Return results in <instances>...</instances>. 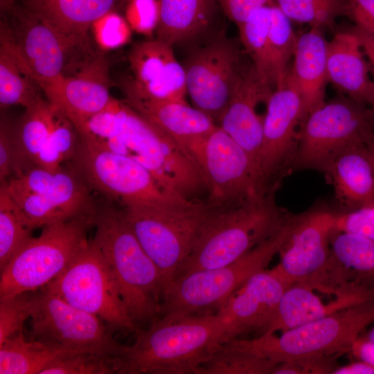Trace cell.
<instances>
[{"label": "cell", "mask_w": 374, "mask_h": 374, "mask_svg": "<svg viewBox=\"0 0 374 374\" xmlns=\"http://www.w3.org/2000/svg\"><path fill=\"white\" fill-rule=\"evenodd\" d=\"M273 0H219L224 15L237 26L247 21L259 8Z\"/></svg>", "instance_id": "cell-47"}, {"label": "cell", "mask_w": 374, "mask_h": 374, "mask_svg": "<svg viewBox=\"0 0 374 374\" xmlns=\"http://www.w3.org/2000/svg\"><path fill=\"white\" fill-rule=\"evenodd\" d=\"M368 62L355 33L339 32L327 43V74L342 94L371 106L374 103V80Z\"/></svg>", "instance_id": "cell-25"}, {"label": "cell", "mask_w": 374, "mask_h": 374, "mask_svg": "<svg viewBox=\"0 0 374 374\" xmlns=\"http://www.w3.org/2000/svg\"><path fill=\"white\" fill-rule=\"evenodd\" d=\"M366 146H367L371 156L373 157V158L374 159V132H373L371 139L369 140V141L366 144Z\"/></svg>", "instance_id": "cell-53"}, {"label": "cell", "mask_w": 374, "mask_h": 374, "mask_svg": "<svg viewBox=\"0 0 374 374\" xmlns=\"http://www.w3.org/2000/svg\"><path fill=\"white\" fill-rule=\"evenodd\" d=\"M1 21L0 40L12 51L20 66L52 103L57 95L69 66L71 53L89 48L49 23L13 6Z\"/></svg>", "instance_id": "cell-8"}, {"label": "cell", "mask_w": 374, "mask_h": 374, "mask_svg": "<svg viewBox=\"0 0 374 374\" xmlns=\"http://www.w3.org/2000/svg\"><path fill=\"white\" fill-rule=\"evenodd\" d=\"M263 117L260 172L266 189L278 185L279 178L292 163L299 134L305 118L301 96L289 71L285 82L270 95Z\"/></svg>", "instance_id": "cell-17"}, {"label": "cell", "mask_w": 374, "mask_h": 374, "mask_svg": "<svg viewBox=\"0 0 374 374\" xmlns=\"http://www.w3.org/2000/svg\"><path fill=\"white\" fill-rule=\"evenodd\" d=\"M31 337L51 346L118 357L117 342L98 317L80 310L42 287L35 291Z\"/></svg>", "instance_id": "cell-13"}, {"label": "cell", "mask_w": 374, "mask_h": 374, "mask_svg": "<svg viewBox=\"0 0 374 374\" xmlns=\"http://www.w3.org/2000/svg\"><path fill=\"white\" fill-rule=\"evenodd\" d=\"M38 86L20 66L9 47L0 40V105L5 108L20 105L25 108L40 96Z\"/></svg>", "instance_id": "cell-33"}, {"label": "cell", "mask_w": 374, "mask_h": 374, "mask_svg": "<svg viewBox=\"0 0 374 374\" xmlns=\"http://www.w3.org/2000/svg\"><path fill=\"white\" fill-rule=\"evenodd\" d=\"M287 287L272 269L252 276L216 313L223 344L251 332H265Z\"/></svg>", "instance_id": "cell-19"}, {"label": "cell", "mask_w": 374, "mask_h": 374, "mask_svg": "<svg viewBox=\"0 0 374 374\" xmlns=\"http://www.w3.org/2000/svg\"><path fill=\"white\" fill-rule=\"evenodd\" d=\"M374 323V299L353 305L298 327L255 338L229 341L274 362L309 356L349 353L354 341Z\"/></svg>", "instance_id": "cell-5"}, {"label": "cell", "mask_w": 374, "mask_h": 374, "mask_svg": "<svg viewBox=\"0 0 374 374\" xmlns=\"http://www.w3.org/2000/svg\"><path fill=\"white\" fill-rule=\"evenodd\" d=\"M327 43L320 28L298 37L294 66L290 71L303 103L305 118L324 104L327 74Z\"/></svg>", "instance_id": "cell-28"}, {"label": "cell", "mask_w": 374, "mask_h": 374, "mask_svg": "<svg viewBox=\"0 0 374 374\" xmlns=\"http://www.w3.org/2000/svg\"><path fill=\"white\" fill-rule=\"evenodd\" d=\"M55 110V107L40 96L26 108L19 125L15 127L24 174L36 166L37 157L48 140Z\"/></svg>", "instance_id": "cell-31"}, {"label": "cell", "mask_w": 374, "mask_h": 374, "mask_svg": "<svg viewBox=\"0 0 374 374\" xmlns=\"http://www.w3.org/2000/svg\"><path fill=\"white\" fill-rule=\"evenodd\" d=\"M74 352L79 351L27 338L21 331L0 344V374H41L55 360Z\"/></svg>", "instance_id": "cell-30"}, {"label": "cell", "mask_w": 374, "mask_h": 374, "mask_svg": "<svg viewBox=\"0 0 374 374\" xmlns=\"http://www.w3.org/2000/svg\"><path fill=\"white\" fill-rule=\"evenodd\" d=\"M48 140L41 150L36 166L49 170L61 169V164L71 160L79 142V133L73 123L55 107Z\"/></svg>", "instance_id": "cell-36"}, {"label": "cell", "mask_w": 374, "mask_h": 374, "mask_svg": "<svg viewBox=\"0 0 374 374\" xmlns=\"http://www.w3.org/2000/svg\"><path fill=\"white\" fill-rule=\"evenodd\" d=\"M349 353L357 359L366 362L374 367V342L360 336L354 341Z\"/></svg>", "instance_id": "cell-48"}, {"label": "cell", "mask_w": 374, "mask_h": 374, "mask_svg": "<svg viewBox=\"0 0 374 374\" xmlns=\"http://www.w3.org/2000/svg\"><path fill=\"white\" fill-rule=\"evenodd\" d=\"M336 199L347 210L374 203V159L366 145L350 146L324 171Z\"/></svg>", "instance_id": "cell-26"}, {"label": "cell", "mask_w": 374, "mask_h": 374, "mask_svg": "<svg viewBox=\"0 0 374 374\" xmlns=\"http://www.w3.org/2000/svg\"><path fill=\"white\" fill-rule=\"evenodd\" d=\"M334 224L335 213L326 209L296 215L292 231L278 251L279 262L272 268L288 287L302 284L325 294Z\"/></svg>", "instance_id": "cell-16"}, {"label": "cell", "mask_w": 374, "mask_h": 374, "mask_svg": "<svg viewBox=\"0 0 374 374\" xmlns=\"http://www.w3.org/2000/svg\"><path fill=\"white\" fill-rule=\"evenodd\" d=\"M44 287L112 327L138 330L105 259L93 240Z\"/></svg>", "instance_id": "cell-12"}, {"label": "cell", "mask_w": 374, "mask_h": 374, "mask_svg": "<svg viewBox=\"0 0 374 374\" xmlns=\"http://www.w3.org/2000/svg\"><path fill=\"white\" fill-rule=\"evenodd\" d=\"M271 3L257 10L247 21L238 26L240 41L253 65L269 84L267 34Z\"/></svg>", "instance_id": "cell-37"}, {"label": "cell", "mask_w": 374, "mask_h": 374, "mask_svg": "<svg viewBox=\"0 0 374 374\" xmlns=\"http://www.w3.org/2000/svg\"><path fill=\"white\" fill-rule=\"evenodd\" d=\"M118 373V357L89 351L74 352L57 359L41 374H111Z\"/></svg>", "instance_id": "cell-39"}, {"label": "cell", "mask_w": 374, "mask_h": 374, "mask_svg": "<svg viewBox=\"0 0 374 374\" xmlns=\"http://www.w3.org/2000/svg\"><path fill=\"white\" fill-rule=\"evenodd\" d=\"M297 39L290 19L273 1L270 4L267 53L269 83L274 90L283 84L288 76V63L294 55Z\"/></svg>", "instance_id": "cell-32"}, {"label": "cell", "mask_w": 374, "mask_h": 374, "mask_svg": "<svg viewBox=\"0 0 374 374\" xmlns=\"http://www.w3.org/2000/svg\"><path fill=\"white\" fill-rule=\"evenodd\" d=\"M326 269V294L358 286L374 291V240L333 230Z\"/></svg>", "instance_id": "cell-24"}, {"label": "cell", "mask_w": 374, "mask_h": 374, "mask_svg": "<svg viewBox=\"0 0 374 374\" xmlns=\"http://www.w3.org/2000/svg\"><path fill=\"white\" fill-rule=\"evenodd\" d=\"M193 107L219 122L245 66L235 42L224 35L193 51L183 65Z\"/></svg>", "instance_id": "cell-15"}, {"label": "cell", "mask_w": 374, "mask_h": 374, "mask_svg": "<svg viewBox=\"0 0 374 374\" xmlns=\"http://www.w3.org/2000/svg\"><path fill=\"white\" fill-rule=\"evenodd\" d=\"M315 290L293 284L284 291L274 317L264 333L285 331L353 305L374 299V291L358 286L341 289L325 303ZM263 334V333H262Z\"/></svg>", "instance_id": "cell-22"}, {"label": "cell", "mask_w": 374, "mask_h": 374, "mask_svg": "<svg viewBox=\"0 0 374 374\" xmlns=\"http://www.w3.org/2000/svg\"><path fill=\"white\" fill-rule=\"evenodd\" d=\"M273 91L252 63L245 66L229 105L218 125L249 156L259 174L262 186L260 172V152L263 117L258 115L256 109L260 103L267 102Z\"/></svg>", "instance_id": "cell-21"}, {"label": "cell", "mask_w": 374, "mask_h": 374, "mask_svg": "<svg viewBox=\"0 0 374 374\" xmlns=\"http://www.w3.org/2000/svg\"><path fill=\"white\" fill-rule=\"evenodd\" d=\"M334 230L374 240V203L340 213H335Z\"/></svg>", "instance_id": "cell-41"}, {"label": "cell", "mask_w": 374, "mask_h": 374, "mask_svg": "<svg viewBox=\"0 0 374 374\" xmlns=\"http://www.w3.org/2000/svg\"><path fill=\"white\" fill-rule=\"evenodd\" d=\"M337 355L309 356L278 363L272 374H329L338 366Z\"/></svg>", "instance_id": "cell-44"}, {"label": "cell", "mask_w": 374, "mask_h": 374, "mask_svg": "<svg viewBox=\"0 0 374 374\" xmlns=\"http://www.w3.org/2000/svg\"><path fill=\"white\" fill-rule=\"evenodd\" d=\"M24 170L17 143L15 127L4 119L0 125V181L10 175L21 177Z\"/></svg>", "instance_id": "cell-42"}, {"label": "cell", "mask_w": 374, "mask_h": 374, "mask_svg": "<svg viewBox=\"0 0 374 374\" xmlns=\"http://www.w3.org/2000/svg\"><path fill=\"white\" fill-rule=\"evenodd\" d=\"M140 115L191 152L217 125L207 114L186 101L145 99L125 95L123 100Z\"/></svg>", "instance_id": "cell-23"}, {"label": "cell", "mask_w": 374, "mask_h": 374, "mask_svg": "<svg viewBox=\"0 0 374 374\" xmlns=\"http://www.w3.org/2000/svg\"><path fill=\"white\" fill-rule=\"evenodd\" d=\"M127 21L136 31L151 35L156 30L160 19V0H127Z\"/></svg>", "instance_id": "cell-43"}, {"label": "cell", "mask_w": 374, "mask_h": 374, "mask_svg": "<svg viewBox=\"0 0 374 374\" xmlns=\"http://www.w3.org/2000/svg\"><path fill=\"white\" fill-rule=\"evenodd\" d=\"M373 326L365 334H362L361 337L366 340L374 342V323Z\"/></svg>", "instance_id": "cell-52"}, {"label": "cell", "mask_w": 374, "mask_h": 374, "mask_svg": "<svg viewBox=\"0 0 374 374\" xmlns=\"http://www.w3.org/2000/svg\"><path fill=\"white\" fill-rule=\"evenodd\" d=\"M71 168L87 183L122 208L177 204L188 201L173 197L159 186L140 163L91 144L80 137Z\"/></svg>", "instance_id": "cell-10"}, {"label": "cell", "mask_w": 374, "mask_h": 374, "mask_svg": "<svg viewBox=\"0 0 374 374\" xmlns=\"http://www.w3.org/2000/svg\"><path fill=\"white\" fill-rule=\"evenodd\" d=\"M373 132L371 107L341 94L306 116L292 166L324 172L337 154L350 146L366 145Z\"/></svg>", "instance_id": "cell-9"}, {"label": "cell", "mask_w": 374, "mask_h": 374, "mask_svg": "<svg viewBox=\"0 0 374 374\" xmlns=\"http://www.w3.org/2000/svg\"><path fill=\"white\" fill-rule=\"evenodd\" d=\"M75 71L65 74L55 100L50 103L78 129L87 119L107 107L113 100L107 59L87 53L75 62Z\"/></svg>", "instance_id": "cell-20"}, {"label": "cell", "mask_w": 374, "mask_h": 374, "mask_svg": "<svg viewBox=\"0 0 374 374\" xmlns=\"http://www.w3.org/2000/svg\"><path fill=\"white\" fill-rule=\"evenodd\" d=\"M370 107H371V109L373 111V113L374 114V103L372 105H371Z\"/></svg>", "instance_id": "cell-54"}, {"label": "cell", "mask_w": 374, "mask_h": 374, "mask_svg": "<svg viewBox=\"0 0 374 374\" xmlns=\"http://www.w3.org/2000/svg\"><path fill=\"white\" fill-rule=\"evenodd\" d=\"M211 204L206 199L122 208L142 247L166 285L176 276L195 242Z\"/></svg>", "instance_id": "cell-7"}, {"label": "cell", "mask_w": 374, "mask_h": 374, "mask_svg": "<svg viewBox=\"0 0 374 374\" xmlns=\"http://www.w3.org/2000/svg\"><path fill=\"white\" fill-rule=\"evenodd\" d=\"M277 363L224 343L217 347L197 374H272Z\"/></svg>", "instance_id": "cell-34"}, {"label": "cell", "mask_w": 374, "mask_h": 374, "mask_svg": "<svg viewBox=\"0 0 374 374\" xmlns=\"http://www.w3.org/2000/svg\"><path fill=\"white\" fill-rule=\"evenodd\" d=\"M295 217L292 214L276 233L235 261L170 281L163 290L159 318L216 314L252 276L267 269L289 236Z\"/></svg>", "instance_id": "cell-4"}, {"label": "cell", "mask_w": 374, "mask_h": 374, "mask_svg": "<svg viewBox=\"0 0 374 374\" xmlns=\"http://www.w3.org/2000/svg\"><path fill=\"white\" fill-rule=\"evenodd\" d=\"M192 157L204 175L206 200L213 205L238 203L268 190L247 153L218 125Z\"/></svg>", "instance_id": "cell-14"}, {"label": "cell", "mask_w": 374, "mask_h": 374, "mask_svg": "<svg viewBox=\"0 0 374 374\" xmlns=\"http://www.w3.org/2000/svg\"><path fill=\"white\" fill-rule=\"evenodd\" d=\"M332 374H374V367L360 359L337 366Z\"/></svg>", "instance_id": "cell-50"}, {"label": "cell", "mask_w": 374, "mask_h": 374, "mask_svg": "<svg viewBox=\"0 0 374 374\" xmlns=\"http://www.w3.org/2000/svg\"><path fill=\"white\" fill-rule=\"evenodd\" d=\"M127 21L114 11H111L97 21L93 26L100 30V42L114 47L125 42L130 35Z\"/></svg>", "instance_id": "cell-45"}, {"label": "cell", "mask_w": 374, "mask_h": 374, "mask_svg": "<svg viewBox=\"0 0 374 374\" xmlns=\"http://www.w3.org/2000/svg\"><path fill=\"white\" fill-rule=\"evenodd\" d=\"M276 3L290 19L320 29L345 15V0H276Z\"/></svg>", "instance_id": "cell-38"}, {"label": "cell", "mask_w": 374, "mask_h": 374, "mask_svg": "<svg viewBox=\"0 0 374 374\" xmlns=\"http://www.w3.org/2000/svg\"><path fill=\"white\" fill-rule=\"evenodd\" d=\"M345 15L357 28L374 35V0H345Z\"/></svg>", "instance_id": "cell-46"}, {"label": "cell", "mask_w": 374, "mask_h": 374, "mask_svg": "<svg viewBox=\"0 0 374 374\" xmlns=\"http://www.w3.org/2000/svg\"><path fill=\"white\" fill-rule=\"evenodd\" d=\"M23 9L66 35L89 44L94 24L127 0H20Z\"/></svg>", "instance_id": "cell-27"}, {"label": "cell", "mask_w": 374, "mask_h": 374, "mask_svg": "<svg viewBox=\"0 0 374 374\" xmlns=\"http://www.w3.org/2000/svg\"><path fill=\"white\" fill-rule=\"evenodd\" d=\"M33 229L9 195L4 182L0 188V270L33 238Z\"/></svg>", "instance_id": "cell-35"}, {"label": "cell", "mask_w": 374, "mask_h": 374, "mask_svg": "<svg viewBox=\"0 0 374 374\" xmlns=\"http://www.w3.org/2000/svg\"><path fill=\"white\" fill-rule=\"evenodd\" d=\"M3 182L33 230L97 211L89 186L72 168L49 170L35 166Z\"/></svg>", "instance_id": "cell-11"}, {"label": "cell", "mask_w": 374, "mask_h": 374, "mask_svg": "<svg viewBox=\"0 0 374 374\" xmlns=\"http://www.w3.org/2000/svg\"><path fill=\"white\" fill-rule=\"evenodd\" d=\"M278 186L238 203L211 204L191 251L174 279L229 264L276 233L292 215L276 204Z\"/></svg>", "instance_id": "cell-1"}, {"label": "cell", "mask_w": 374, "mask_h": 374, "mask_svg": "<svg viewBox=\"0 0 374 374\" xmlns=\"http://www.w3.org/2000/svg\"><path fill=\"white\" fill-rule=\"evenodd\" d=\"M157 38L171 46L192 39L210 25L219 0H160Z\"/></svg>", "instance_id": "cell-29"}, {"label": "cell", "mask_w": 374, "mask_h": 374, "mask_svg": "<svg viewBox=\"0 0 374 374\" xmlns=\"http://www.w3.org/2000/svg\"><path fill=\"white\" fill-rule=\"evenodd\" d=\"M93 242L100 249L136 326L160 317L163 284L161 273L146 253L123 208L97 209Z\"/></svg>", "instance_id": "cell-3"}, {"label": "cell", "mask_w": 374, "mask_h": 374, "mask_svg": "<svg viewBox=\"0 0 374 374\" xmlns=\"http://www.w3.org/2000/svg\"><path fill=\"white\" fill-rule=\"evenodd\" d=\"M128 61L132 77L123 82L124 95L186 101L185 71L172 46L158 39L136 43L130 50Z\"/></svg>", "instance_id": "cell-18"}, {"label": "cell", "mask_w": 374, "mask_h": 374, "mask_svg": "<svg viewBox=\"0 0 374 374\" xmlns=\"http://www.w3.org/2000/svg\"><path fill=\"white\" fill-rule=\"evenodd\" d=\"M350 30L357 36L364 54L367 58L371 72L374 75V35L363 32L355 26Z\"/></svg>", "instance_id": "cell-49"}, {"label": "cell", "mask_w": 374, "mask_h": 374, "mask_svg": "<svg viewBox=\"0 0 374 374\" xmlns=\"http://www.w3.org/2000/svg\"><path fill=\"white\" fill-rule=\"evenodd\" d=\"M19 0H0L1 10L6 12L10 10Z\"/></svg>", "instance_id": "cell-51"}, {"label": "cell", "mask_w": 374, "mask_h": 374, "mask_svg": "<svg viewBox=\"0 0 374 374\" xmlns=\"http://www.w3.org/2000/svg\"><path fill=\"white\" fill-rule=\"evenodd\" d=\"M118 357L119 374H197L224 343L216 314L159 318L142 330Z\"/></svg>", "instance_id": "cell-2"}, {"label": "cell", "mask_w": 374, "mask_h": 374, "mask_svg": "<svg viewBox=\"0 0 374 374\" xmlns=\"http://www.w3.org/2000/svg\"><path fill=\"white\" fill-rule=\"evenodd\" d=\"M95 215L44 226L0 270V298L38 290L60 275L88 244Z\"/></svg>", "instance_id": "cell-6"}, {"label": "cell", "mask_w": 374, "mask_h": 374, "mask_svg": "<svg viewBox=\"0 0 374 374\" xmlns=\"http://www.w3.org/2000/svg\"><path fill=\"white\" fill-rule=\"evenodd\" d=\"M34 292H26L0 298V344L23 331L24 323L30 317Z\"/></svg>", "instance_id": "cell-40"}]
</instances>
